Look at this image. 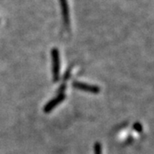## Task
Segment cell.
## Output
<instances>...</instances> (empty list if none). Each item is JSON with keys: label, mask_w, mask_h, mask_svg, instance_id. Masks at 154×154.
Segmentation results:
<instances>
[{"label": "cell", "mask_w": 154, "mask_h": 154, "mask_svg": "<svg viewBox=\"0 0 154 154\" xmlns=\"http://www.w3.org/2000/svg\"><path fill=\"white\" fill-rule=\"evenodd\" d=\"M51 60H52V75L53 81L57 82L59 79V70H60V57L58 50L53 48L51 51Z\"/></svg>", "instance_id": "6da1fadb"}, {"label": "cell", "mask_w": 154, "mask_h": 154, "mask_svg": "<svg viewBox=\"0 0 154 154\" xmlns=\"http://www.w3.org/2000/svg\"><path fill=\"white\" fill-rule=\"evenodd\" d=\"M73 87L76 88L78 90L81 91H84L87 93H91V94H99L100 92V88L97 86H94V85H89L87 83L80 82H73Z\"/></svg>", "instance_id": "7a4b0ae2"}, {"label": "cell", "mask_w": 154, "mask_h": 154, "mask_svg": "<svg viewBox=\"0 0 154 154\" xmlns=\"http://www.w3.org/2000/svg\"><path fill=\"white\" fill-rule=\"evenodd\" d=\"M64 99H65V94H64V93H61L56 97L55 99H51L50 102H48L45 105L44 108V111L45 113H50L55 107H57L60 103H62Z\"/></svg>", "instance_id": "3957f363"}, {"label": "cell", "mask_w": 154, "mask_h": 154, "mask_svg": "<svg viewBox=\"0 0 154 154\" xmlns=\"http://www.w3.org/2000/svg\"><path fill=\"white\" fill-rule=\"evenodd\" d=\"M60 1L61 9H62V13H63V18L65 26H69V7H68V3L67 0H59Z\"/></svg>", "instance_id": "277c9868"}, {"label": "cell", "mask_w": 154, "mask_h": 154, "mask_svg": "<svg viewBox=\"0 0 154 154\" xmlns=\"http://www.w3.org/2000/svg\"><path fill=\"white\" fill-rule=\"evenodd\" d=\"M94 154H102L101 145L99 142L95 143V145H94Z\"/></svg>", "instance_id": "5b68a950"}, {"label": "cell", "mask_w": 154, "mask_h": 154, "mask_svg": "<svg viewBox=\"0 0 154 154\" xmlns=\"http://www.w3.org/2000/svg\"><path fill=\"white\" fill-rule=\"evenodd\" d=\"M134 128L138 131V132H141L142 131V126L140 125V123H139V122H136V123H134Z\"/></svg>", "instance_id": "8992f818"}]
</instances>
